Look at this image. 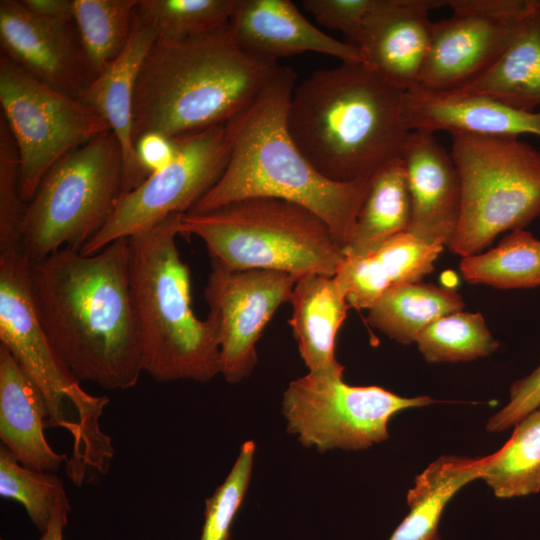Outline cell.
Wrapping results in <instances>:
<instances>
[{"mask_svg":"<svg viewBox=\"0 0 540 540\" xmlns=\"http://www.w3.org/2000/svg\"><path fill=\"white\" fill-rule=\"evenodd\" d=\"M31 294L48 339L79 381L134 387L140 348L129 279V238L98 252L64 247L30 261Z\"/></svg>","mask_w":540,"mask_h":540,"instance_id":"cell-1","label":"cell"},{"mask_svg":"<svg viewBox=\"0 0 540 540\" xmlns=\"http://www.w3.org/2000/svg\"><path fill=\"white\" fill-rule=\"evenodd\" d=\"M295 85V71L280 65L258 97L224 125L229 145L227 165L188 212L203 213L248 198L282 199L320 217L344 250L369 180H329L302 154L287 127Z\"/></svg>","mask_w":540,"mask_h":540,"instance_id":"cell-2","label":"cell"},{"mask_svg":"<svg viewBox=\"0 0 540 540\" xmlns=\"http://www.w3.org/2000/svg\"><path fill=\"white\" fill-rule=\"evenodd\" d=\"M404 92L363 62L316 70L293 89L288 131L327 179L370 180L402 156L410 133L402 117Z\"/></svg>","mask_w":540,"mask_h":540,"instance_id":"cell-3","label":"cell"},{"mask_svg":"<svg viewBox=\"0 0 540 540\" xmlns=\"http://www.w3.org/2000/svg\"><path fill=\"white\" fill-rule=\"evenodd\" d=\"M280 64L247 55L228 24L181 39L157 38L140 68L132 136L176 138L225 125L249 106Z\"/></svg>","mask_w":540,"mask_h":540,"instance_id":"cell-4","label":"cell"},{"mask_svg":"<svg viewBox=\"0 0 540 540\" xmlns=\"http://www.w3.org/2000/svg\"><path fill=\"white\" fill-rule=\"evenodd\" d=\"M182 213L129 237L130 290L143 372L159 382L220 374L217 328L192 308L191 278L176 237Z\"/></svg>","mask_w":540,"mask_h":540,"instance_id":"cell-5","label":"cell"},{"mask_svg":"<svg viewBox=\"0 0 540 540\" xmlns=\"http://www.w3.org/2000/svg\"><path fill=\"white\" fill-rule=\"evenodd\" d=\"M181 235L206 244L212 264L228 270H276L297 279L334 276L344 251L312 211L276 198H248L181 216Z\"/></svg>","mask_w":540,"mask_h":540,"instance_id":"cell-6","label":"cell"},{"mask_svg":"<svg viewBox=\"0 0 540 540\" xmlns=\"http://www.w3.org/2000/svg\"><path fill=\"white\" fill-rule=\"evenodd\" d=\"M451 136L461 209L448 248L466 257L540 216V151L516 136Z\"/></svg>","mask_w":540,"mask_h":540,"instance_id":"cell-7","label":"cell"},{"mask_svg":"<svg viewBox=\"0 0 540 540\" xmlns=\"http://www.w3.org/2000/svg\"><path fill=\"white\" fill-rule=\"evenodd\" d=\"M123 154L110 130L56 162L26 204L22 251L30 261L81 249L105 225L122 194Z\"/></svg>","mask_w":540,"mask_h":540,"instance_id":"cell-8","label":"cell"},{"mask_svg":"<svg viewBox=\"0 0 540 540\" xmlns=\"http://www.w3.org/2000/svg\"><path fill=\"white\" fill-rule=\"evenodd\" d=\"M29 265L22 251L0 253V345L40 391L48 410L47 427L65 428L75 438L68 406L78 418L81 446L98 449L109 440L99 423L109 399L85 392L54 351L33 301Z\"/></svg>","mask_w":540,"mask_h":540,"instance_id":"cell-9","label":"cell"},{"mask_svg":"<svg viewBox=\"0 0 540 540\" xmlns=\"http://www.w3.org/2000/svg\"><path fill=\"white\" fill-rule=\"evenodd\" d=\"M0 104L1 116L16 143L19 189L25 203L56 162L110 131L93 109L36 79L3 54Z\"/></svg>","mask_w":540,"mask_h":540,"instance_id":"cell-10","label":"cell"},{"mask_svg":"<svg viewBox=\"0 0 540 540\" xmlns=\"http://www.w3.org/2000/svg\"><path fill=\"white\" fill-rule=\"evenodd\" d=\"M434 403L428 396L402 397L378 386H351L343 377L307 374L289 383L282 412L289 433L305 447L361 450L388 439L398 412Z\"/></svg>","mask_w":540,"mask_h":540,"instance_id":"cell-11","label":"cell"},{"mask_svg":"<svg viewBox=\"0 0 540 540\" xmlns=\"http://www.w3.org/2000/svg\"><path fill=\"white\" fill-rule=\"evenodd\" d=\"M176 153L164 168L121 194L103 228L80 251L93 254L148 229L172 214L187 213L218 181L229 158L225 126L174 138Z\"/></svg>","mask_w":540,"mask_h":540,"instance_id":"cell-12","label":"cell"},{"mask_svg":"<svg viewBox=\"0 0 540 540\" xmlns=\"http://www.w3.org/2000/svg\"><path fill=\"white\" fill-rule=\"evenodd\" d=\"M298 279L286 272L228 270L212 264L204 297L220 347V374L228 383L247 378L257 363L256 344Z\"/></svg>","mask_w":540,"mask_h":540,"instance_id":"cell-13","label":"cell"},{"mask_svg":"<svg viewBox=\"0 0 540 540\" xmlns=\"http://www.w3.org/2000/svg\"><path fill=\"white\" fill-rule=\"evenodd\" d=\"M446 5L453 15L433 22L431 47L419 85L424 88L457 90L484 74L506 51L529 11L514 17L484 12L471 0H448Z\"/></svg>","mask_w":540,"mask_h":540,"instance_id":"cell-14","label":"cell"},{"mask_svg":"<svg viewBox=\"0 0 540 540\" xmlns=\"http://www.w3.org/2000/svg\"><path fill=\"white\" fill-rule=\"evenodd\" d=\"M2 54L50 87L77 97L92 80L74 21L51 20L0 1Z\"/></svg>","mask_w":540,"mask_h":540,"instance_id":"cell-15","label":"cell"},{"mask_svg":"<svg viewBox=\"0 0 540 540\" xmlns=\"http://www.w3.org/2000/svg\"><path fill=\"white\" fill-rule=\"evenodd\" d=\"M440 0H384L357 43L362 62L391 85L408 91L420 85L432 40L429 11Z\"/></svg>","mask_w":540,"mask_h":540,"instance_id":"cell-16","label":"cell"},{"mask_svg":"<svg viewBox=\"0 0 540 540\" xmlns=\"http://www.w3.org/2000/svg\"><path fill=\"white\" fill-rule=\"evenodd\" d=\"M228 26L237 45L261 61L316 52L362 62L357 46L324 33L289 0H238Z\"/></svg>","mask_w":540,"mask_h":540,"instance_id":"cell-17","label":"cell"},{"mask_svg":"<svg viewBox=\"0 0 540 540\" xmlns=\"http://www.w3.org/2000/svg\"><path fill=\"white\" fill-rule=\"evenodd\" d=\"M402 117L409 131L540 137V110H519L491 96L459 90L418 86L405 91Z\"/></svg>","mask_w":540,"mask_h":540,"instance_id":"cell-18","label":"cell"},{"mask_svg":"<svg viewBox=\"0 0 540 540\" xmlns=\"http://www.w3.org/2000/svg\"><path fill=\"white\" fill-rule=\"evenodd\" d=\"M401 159L411 199L409 232L448 247L461 209V184L450 152L434 133L415 130L406 139Z\"/></svg>","mask_w":540,"mask_h":540,"instance_id":"cell-19","label":"cell"},{"mask_svg":"<svg viewBox=\"0 0 540 540\" xmlns=\"http://www.w3.org/2000/svg\"><path fill=\"white\" fill-rule=\"evenodd\" d=\"M156 39V32L136 15L123 51L76 97L106 121L120 142L123 154L122 194L133 190L148 177L138 161L133 142V102L140 68Z\"/></svg>","mask_w":540,"mask_h":540,"instance_id":"cell-20","label":"cell"},{"mask_svg":"<svg viewBox=\"0 0 540 540\" xmlns=\"http://www.w3.org/2000/svg\"><path fill=\"white\" fill-rule=\"evenodd\" d=\"M444 247L402 232L372 251L345 255L334 277L350 307L368 310L391 287L420 282Z\"/></svg>","mask_w":540,"mask_h":540,"instance_id":"cell-21","label":"cell"},{"mask_svg":"<svg viewBox=\"0 0 540 540\" xmlns=\"http://www.w3.org/2000/svg\"><path fill=\"white\" fill-rule=\"evenodd\" d=\"M47 422L48 410L40 391L0 345L1 441L23 466L54 473L68 457L48 444L44 435Z\"/></svg>","mask_w":540,"mask_h":540,"instance_id":"cell-22","label":"cell"},{"mask_svg":"<svg viewBox=\"0 0 540 540\" xmlns=\"http://www.w3.org/2000/svg\"><path fill=\"white\" fill-rule=\"evenodd\" d=\"M289 324L309 374L343 377L336 336L350 308L334 276L310 274L295 283Z\"/></svg>","mask_w":540,"mask_h":540,"instance_id":"cell-23","label":"cell"},{"mask_svg":"<svg viewBox=\"0 0 540 540\" xmlns=\"http://www.w3.org/2000/svg\"><path fill=\"white\" fill-rule=\"evenodd\" d=\"M457 90L488 95L513 108L535 111L540 105V0H534L497 62Z\"/></svg>","mask_w":540,"mask_h":540,"instance_id":"cell-24","label":"cell"},{"mask_svg":"<svg viewBox=\"0 0 540 540\" xmlns=\"http://www.w3.org/2000/svg\"><path fill=\"white\" fill-rule=\"evenodd\" d=\"M487 456L444 455L428 465L407 492L410 508L388 540H441L439 523L448 502L468 483L481 479Z\"/></svg>","mask_w":540,"mask_h":540,"instance_id":"cell-25","label":"cell"},{"mask_svg":"<svg viewBox=\"0 0 540 540\" xmlns=\"http://www.w3.org/2000/svg\"><path fill=\"white\" fill-rule=\"evenodd\" d=\"M464 306L452 288L421 282L398 284L368 309L367 322L389 338L411 344L431 323Z\"/></svg>","mask_w":540,"mask_h":540,"instance_id":"cell-26","label":"cell"},{"mask_svg":"<svg viewBox=\"0 0 540 540\" xmlns=\"http://www.w3.org/2000/svg\"><path fill=\"white\" fill-rule=\"evenodd\" d=\"M411 199L402 159H397L369 180L365 199L356 218L344 255L374 250L389 238L409 231Z\"/></svg>","mask_w":540,"mask_h":540,"instance_id":"cell-27","label":"cell"},{"mask_svg":"<svg viewBox=\"0 0 540 540\" xmlns=\"http://www.w3.org/2000/svg\"><path fill=\"white\" fill-rule=\"evenodd\" d=\"M459 269L469 284L540 287V240L525 229L511 231L491 250L463 257Z\"/></svg>","mask_w":540,"mask_h":540,"instance_id":"cell-28","label":"cell"},{"mask_svg":"<svg viewBox=\"0 0 540 540\" xmlns=\"http://www.w3.org/2000/svg\"><path fill=\"white\" fill-rule=\"evenodd\" d=\"M139 0H72L73 21L92 79L125 48Z\"/></svg>","mask_w":540,"mask_h":540,"instance_id":"cell-29","label":"cell"},{"mask_svg":"<svg viewBox=\"0 0 540 540\" xmlns=\"http://www.w3.org/2000/svg\"><path fill=\"white\" fill-rule=\"evenodd\" d=\"M481 480L498 498L540 491V408L519 421L505 445L487 456Z\"/></svg>","mask_w":540,"mask_h":540,"instance_id":"cell-30","label":"cell"},{"mask_svg":"<svg viewBox=\"0 0 540 540\" xmlns=\"http://www.w3.org/2000/svg\"><path fill=\"white\" fill-rule=\"evenodd\" d=\"M415 343L430 363L472 361L489 356L499 346L480 313L462 310L431 323Z\"/></svg>","mask_w":540,"mask_h":540,"instance_id":"cell-31","label":"cell"},{"mask_svg":"<svg viewBox=\"0 0 540 540\" xmlns=\"http://www.w3.org/2000/svg\"><path fill=\"white\" fill-rule=\"evenodd\" d=\"M238 0H139L138 19L157 38L181 40L215 31L228 24Z\"/></svg>","mask_w":540,"mask_h":540,"instance_id":"cell-32","label":"cell"},{"mask_svg":"<svg viewBox=\"0 0 540 540\" xmlns=\"http://www.w3.org/2000/svg\"><path fill=\"white\" fill-rule=\"evenodd\" d=\"M0 495L22 504L30 520L40 533H43L66 492L56 474L35 471L23 466L2 446Z\"/></svg>","mask_w":540,"mask_h":540,"instance_id":"cell-33","label":"cell"},{"mask_svg":"<svg viewBox=\"0 0 540 540\" xmlns=\"http://www.w3.org/2000/svg\"><path fill=\"white\" fill-rule=\"evenodd\" d=\"M255 442L248 440L224 482L206 499L200 540H229L232 522L242 504L252 474Z\"/></svg>","mask_w":540,"mask_h":540,"instance_id":"cell-34","label":"cell"},{"mask_svg":"<svg viewBox=\"0 0 540 540\" xmlns=\"http://www.w3.org/2000/svg\"><path fill=\"white\" fill-rule=\"evenodd\" d=\"M26 204L19 189L16 143L0 115V253L22 251Z\"/></svg>","mask_w":540,"mask_h":540,"instance_id":"cell-35","label":"cell"},{"mask_svg":"<svg viewBox=\"0 0 540 540\" xmlns=\"http://www.w3.org/2000/svg\"><path fill=\"white\" fill-rule=\"evenodd\" d=\"M384 0H303V8L322 26L342 32L357 46Z\"/></svg>","mask_w":540,"mask_h":540,"instance_id":"cell-36","label":"cell"},{"mask_svg":"<svg viewBox=\"0 0 540 540\" xmlns=\"http://www.w3.org/2000/svg\"><path fill=\"white\" fill-rule=\"evenodd\" d=\"M538 408H540V364L529 375L512 384L508 403L489 418L486 429L489 432L505 431Z\"/></svg>","mask_w":540,"mask_h":540,"instance_id":"cell-37","label":"cell"},{"mask_svg":"<svg viewBox=\"0 0 540 540\" xmlns=\"http://www.w3.org/2000/svg\"><path fill=\"white\" fill-rule=\"evenodd\" d=\"M135 150L141 167L149 176L173 160L176 153V143L174 138H168L161 134H146L136 141Z\"/></svg>","mask_w":540,"mask_h":540,"instance_id":"cell-38","label":"cell"},{"mask_svg":"<svg viewBox=\"0 0 540 540\" xmlns=\"http://www.w3.org/2000/svg\"><path fill=\"white\" fill-rule=\"evenodd\" d=\"M34 15L51 20L73 21L72 0H21Z\"/></svg>","mask_w":540,"mask_h":540,"instance_id":"cell-39","label":"cell"},{"mask_svg":"<svg viewBox=\"0 0 540 540\" xmlns=\"http://www.w3.org/2000/svg\"><path fill=\"white\" fill-rule=\"evenodd\" d=\"M69 511L70 504L66 495L58 503L46 530L41 533L39 540H63V531L68 522Z\"/></svg>","mask_w":540,"mask_h":540,"instance_id":"cell-40","label":"cell"}]
</instances>
